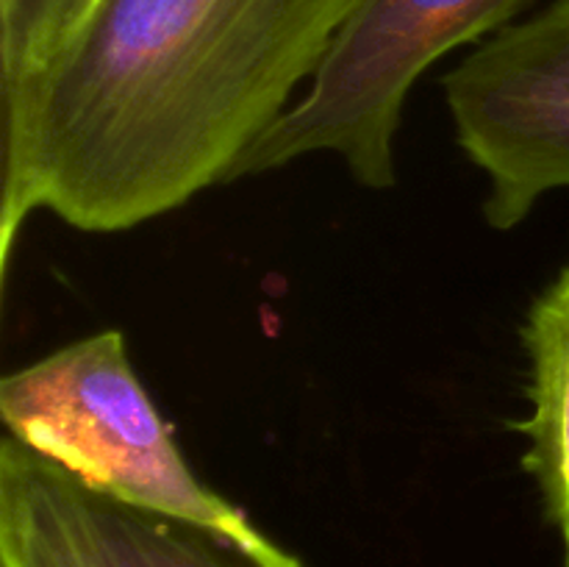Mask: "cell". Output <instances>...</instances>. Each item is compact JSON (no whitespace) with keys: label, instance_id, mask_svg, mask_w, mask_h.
<instances>
[{"label":"cell","instance_id":"6da1fadb","mask_svg":"<svg viewBox=\"0 0 569 567\" xmlns=\"http://www.w3.org/2000/svg\"><path fill=\"white\" fill-rule=\"evenodd\" d=\"M356 3L106 0L42 78L0 100L3 272L33 211L111 233L226 183Z\"/></svg>","mask_w":569,"mask_h":567},{"label":"cell","instance_id":"7a4b0ae2","mask_svg":"<svg viewBox=\"0 0 569 567\" xmlns=\"http://www.w3.org/2000/svg\"><path fill=\"white\" fill-rule=\"evenodd\" d=\"M0 417L9 437L109 498L242 539L264 537L189 467L114 328L9 372Z\"/></svg>","mask_w":569,"mask_h":567},{"label":"cell","instance_id":"3957f363","mask_svg":"<svg viewBox=\"0 0 569 567\" xmlns=\"http://www.w3.org/2000/svg\"><path fill=\"white\" fill-rule=\"evenodd\" d=\"M539 0H359L309 92L237 161L231 178L276 172L303 156H339L370 189L398 181L395 139L422 72L461 44L483 42Z\"/></svg>","mask_w":569,"mask_h":567},{"label":"cell","instance_id":"277c9868","mask_svg":"<svg viewBox=\"0 0 569 567\" xmlns=\"http://www.w3.org/2000/svg\"><path fill=\"white\" fill-rule=\"evenodd\" d=\"M456 142L487 178L483 220L520 226L569 187V0L478 42L442 78Z\"/></svg>","mask_w":569,"mask_h":567},{"label":"cell","instance_id":"5b68a950","mask_svg":"<svg viewBox=\"0 0 569 567\" xmlns=\"http://www.w3.org/2000/svg\"><path fill=\"white\" fill-rule=\"evenodd\" d=\"M0 567H303L270 537L242 539L122 504L6 434Z\"/></svg>","mask_w":569,"mask_h":567},{"label":"cell","instance_id":"8992f818","mask_svg":"<svg viewBox=\"0 0 569 567\" xmlns=\"http://www.w3.org/2000/svg\"><path fill=\"white\" fill-rule=\"evenodd\" d=\"M522 348L531 409L511 428L526 437L522 467L569 548V265L528 309Z\"/></svg>","mask_w":569,"mask_h":567},{"label":"cell","instance_id":"52a82bcc","mask_svg":"<svg viewBox=\"0 0 569 567\" xmlns=\"http://www.w3.org/2000/svg\"><path fill=\"white\" fill-rule=\"evenodd\" d=\"M106 0H0V100L42 78Z\"/></svg>","mask_w":569,"mask_h":567},{"label":"cell","instance_id":"ba28073f","mask_svg":"<svg viewBox=\"0 0 569 567\" xmlns=\"http://www.w3.org/2000/svg\"><path fill=\"white\" fill-rule=\"evenodd\" d=\"M561 567H569V548H567V554H565V565Z\"/></svg>","mask_w":569,"mask_h":567}]
</instances>
